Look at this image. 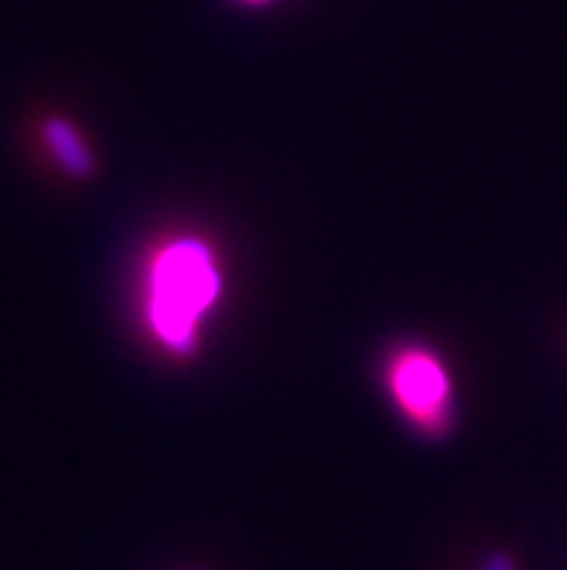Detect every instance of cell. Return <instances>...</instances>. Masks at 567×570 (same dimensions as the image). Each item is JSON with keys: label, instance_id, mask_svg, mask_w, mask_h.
I'll list each match as a JSON object with an SVG mask.
<instances>
[{"label": "cell", "instance_id": "obj_1", "mask_svg": "<svg viewBox=\"0 0 567 570\" xmlns=\"http://www.w3.org/2000/svg\"><path fill=\"white\" fill-rule=\"evenodd\" d=\"M223 275L212 246L197 238L168 240L148 269L145 316L168 351L192 356L197 325L221 298Z\"/></svg>", "mask_w": 567, "mask_h": 570}, {"label": "cell", "instance_id": "obj_2", "mask_svg": "<svg viewBox=\"0 0 567 570\" xmlns=\"http://www.w3.org/2000/svg\"><path fill=\"white\" fill-rule=\"evenodd\" d=\"M385 383L411 426L431 438L449 432L454 420L452 380L440 356L431 354L429 347L405 345L394 351L385 365Z\"/></svg>", "mask_w": 567, "mask_h": 570}, {"label": "cell", "instance_id": "obj_3", "mask_svg": "<svg viewBox=\"0 0 567 570\" xmlns=\"http://www.w3.org/2000/svg\"><path fill=\"white\" fill-rule=\"evenodd\" d=\"M41 139L50 151L52 163H56L67 177L72 180H90L96 174V157L94 148L87 145V139L81 137V130L65 119V116H50L47 122L41 125Z\"/></svg>", "mask_w": 567, "mask_h": 570}, {"label": "cell", "instance_id": "obj_4", "mask_svg": "<svg viewBox=\"0 0 567 570\" xmlns=\"http://www.w3.org/2000/svg\"><path fill=\"white\" fill-rule=\"evenodd\" d=\"M483 570H516L512 559L507 553H492V557L483 562Z\"/></svg>", "mask_w": 567, "mask_h": 570}, {"label": "cell", "instance_id": "obj_5", "mask_svg": "<svg viewBox=\"0 0 567 570\" xmlns=\"http://www.w3.org/2000/svg\"><path fill=\"white\" fill-rule=\"evenodd\" d=\"M246 3H264V0H246Z\"/></svg>", "mask_w": 567, "mask_h": 570}]
</instances>
